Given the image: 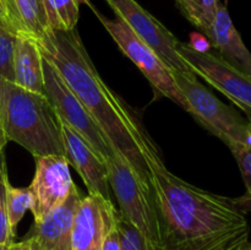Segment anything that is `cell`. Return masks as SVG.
Here are the masks:
<instances>
[{
	"instance_id": "6da1fadb",
	"label": "cell",
	"mask_w": 251,
	"mask_h": 250,
	"mask_svg": "<svg viewBox=\"0 0 251 250\" xmlns=\"http://www.w3.org/2000/svg\"><path fill=\"white\" fill-rule=\"evenodd\" d=\"M149 167V201L158 250H239L250 227L238 199L196 188L167 169L156 144L141 130Z\"/></svg>"
},
{
	"instance_id": "7a4b0ae2",
	"label": "cell",
	"mask_w": 251,
	"mask_h": 250,
	"mask_svg": "<svg viewBox=\"0 0 251 250\" xmlns=\"http://www.w3.org/2000/svg\"><path fill=\"white\" fill-rule=\"evenodd\" d=\"M37 44L42 55L55 66L110 145L149 189L150 172L141 150L144 125L134 110L105 85L76 28L51 29Z\"/></svg>"
},
{
	"instance_id": "3957f363",
	"label": "cell",
	"mask_w": 251,
	"mask_h": 250,
	"mask_svg": "<svg viewBox=\"0 0 251 250\" xmlns=\"http://www.w3.org/2000/svg\"><path fill=\"white\" fill-rule=\"evenodd\" d=\"M0 129L36 158L65 156L60 123L44 95L31 92L0 76Z\"/></svg>"
},
{
	"instance_id": "277c9868",
	"label": "cell",
	"mask_w": 251,
	"mask_h": 250,
	"mask_svg": "<svg viewBox=\"0 0 251 250\" xmlns=\"http://www.w3.org/2000/svg\"><path fill=\"white\" fill-rule=\"evenodd\" d=\"M173 78L189 104V112L211 134L222 140L229 149L243 145L251 149V124L233 108L213 96L196 75L172 71Z\"/></svg>"
},
{
	"instance_id": "5b68a950",
	"label": "cell",
	"mask_w": 251,
	"mask_h": 250,
	"mask_svg": "<svg viewBox=\"0 0 251 250\" xmlns=\"http://www.w3.org/2000/svg\"><path fill=\"white\" fill-rule=\"evenodd\" d=\"M43 56V55H42ZM43 80L44 96L48 100L51 109L55 113L59 122L75 130L93 152L100 157L103 163L112 158L117 150L110 145L100 127L64 81L55 66L43 56Z\"/></svg>"
},
{
	"instance_id": "8992f818",
	"label": "cell",
	"mask_w": 251,
	"mask_h": 250,
	"mask_svg": "<svg viewBox=\"0 0 251 250\" xmlns=\"http://www.w3.org/2000/svg\"><path fill=\"white\" fill-rule=\"evenodd\" d=\"M90 7L97 15L120 50L139 68L145 77L150 81L153 90L189 112L188 102L179 91L172 70L154 53L153 49L140 39L123 20L107 19L100 11H97L92 4H90Z\"/></svg>"
},
{
	"instance_id": "52a82bcc",
	"label": "cell",
	"mask_w": 251,
	"mask_h": 250,
	"mask_svg": "<svg viewBox=\"0 0 251 250\" xmlns=\"http://www.w3.org/2000/svg\"><path fill=\"white\" fill-rule=\"evenodd\" d=\"M105 166L108 181L119 205V212L144 235L147 250H158L149 189L141 183L134 169L119 152L108 159Z\"/></svg>"
},
{
	"instance_id": "ba28073f",
	"label": "cell",
	"mask_w": 251,
	"mask_h": 250,
	"mask_svg": "<svg viewBox=\"0 0 251 250\" xmlns=\"http://www.w3.org/2000/svg\"><path fill=\"white\" fill-rule=\"evenodd\" d=\"M176 51L196 76H201L229 98L247 114L251 123V77L230 66L211 50L202 53L191 48L189 43L179 42Z\"/></svg>"
},
{
	"instance_id": "9c48e42d",
	"label": "cell",
	"mask_w": 251,
	"mask_h": 250,
	"mask_svg": "<svg viewBox=\"0 0 251 250\" xmlns=\"http://www.w3.org/2000/svg\"><path fill=\"white\" fill-rule=\"evenodd\" d=\"M117 14L118 19L123 20L132 32L151 47L154 53L163 60L172 71L195 75L188 64L176 51L179 39L145 10L136 0H105Z\"/></svg>"
},
{
	"instance_id": "30bf717a",
	"label": "cell",
	"mask_w": 251,
	"mask_h": 250,
	"mask_svg": "<svg viewBox=\"0 0 251 250\" xmlns=\"http://www.w3.org/2000/svg\"><path fill=\"white\" fill-rule=\"evenodd\" d=\"M34 159L36 171L28 188L33 195L31 212L36 222L65 201L74 181L70 174V162L65 156L47 154Z\"/></svg>"
},
{
	"instance_id": "8fae6325",
	"label": "cell",
	"mask_w": 251,
	"mask_h": 250,
	"mask_svg": "<svg viewBox=\"0 0 251 250\" xmlns=\"http://www.w3.org/2000/svg\"><path fill=\"white\" fill-rule=\"evenodd\" d=\"M114 203L98 194L81 199L71 229V250H102L108 232L115 225Z\"/></svg>"
},
{
	"instance_id": "7c38bea8",
	"label": "cell",
	"mask_w": 251,
	"mask_h": 250,
	"mask_svg": "<svg viewBox=\"0 0 251 250\" xmlns=\"http://www.w3.org/2000/svg\"><path fill=\"white\" fill-rule=\"evenodd\" d=\"M60 123L65 157L70 166L76 169L83 183L87 186L88 194H98L105 200L113 202L112 189L108 181L107 166L91 150L85 140L65 123Z\"/></svg>"
},
{
	"instance_id": "4fadbf2b",
	"label": "cell",
	"mask_w": 251,
	"mask_h": 250,
	"mask_svg": "<svg viewBox=\"0 0 251 250\" xmlns=\"http://www.w3.org/2000/svg\"><path fill=\"white\" fill-rule=\"evenodd\" d=\"M77 186L74 184L61 205L49 211L33 223L28 237L41 250H71V229L76 210L81 202Z\"/></svg>"
},
{
	"instance_id": "5bb4252c",
	"label": "cell",
	"mask_w": 251,
	"mask_h": 250,
	"mask_svg": "<svg viewBox=\"0 0 251 250\" xmlns=\"http://www.w3.org/2000/svg\"><path fill=\"white\" fill-rule=\"evenodd\" d=\"M211 51L238 71L251 77V53L234 27L227 6L218 2L210 38Z\"/></svg>"
},
{
	"instance_id": "9a60e30c",
	"label": "cell",
	"mask_w": 251,
	"mask_h": 250,
	"mask_svg": "<svg viewBox=\"0 0 251 250\" xmlns=\"http://www.w3.org/2000/svg\"><path fill=\"white\" fill-rule=\"evenodd\" d=\"M15 83L31 92L44 95L43 56L34 39L17 36L14 56Z\"/></svg>"
},
{
	"instance_id": "2e32d148",
	"label": "cell",
	"mask_w": 251,
	"mask_h": 250,
	"mask_svg": "<svg viewBox=\"0 0 251 250\" xmlns=\"http://www.w3.org/2000/svg\"><path fill=\"white\" fill-rule=\"evenodd\" d=\"M22 36L38 43L51 31L43 0H11Z\"/></svg>"
},
{
	"instance_id": "e0dca14e",
	"label": "cell",
	"mask_w": 251,
	"mask_h": 250,
	"mask_svg": "<svg viewBox=\"0 0 251 250\" xmlns=\"http://www.w3.org/2000/svg\"><path fill=\"white\" fill-rule=\"evenodd\" d=\"M176 2L185 19L210 41L220 0H176Z\"/></svg>"
},
{
	"instance_id": "ac0fdd59",
	"label": "cell",
	"mask_w": 251,
	"mask_h": 250,
	"mask_svg": "<svg viewBox=\"0 0 251 250\" xmlns=\"http://www.w3.org/2000/svg\"><path fill=\"white\" fill-rule=\"evenodd\" d=\"M47 17L51 29L71 31L76 28L80 15V6L90 0H43Z\"/></svg>"
},
{
	"instance_id": "d6986e66",
	"label": "cell",
	"mask_w": 251,
	"mask_h": 250,
	"mask_svg": "<svg viewBox=\"0 0 251 250\" xmlns=\"http://www.w3.org/2000/svg\"><path fill=\"white\" fill-rule=\"evenodd\" d=\"M6 206L10 227L16 234V227L27 210L33 207V195L29 188H14L6 181Z\"/></svg>"
},
{
	"instance_id": "ffe728a7",
	"label": "cell",
	"mask_w": 251,
	"mask_h": 250,
	"mask_svg": "<svg viewBox=\"0 0 251 250\" xmlns=\"http://www.w3.org/2000/svg\"><path fill=\"white\" fill-rule=\"evenodd\" d=\"M16 39V33L7 28L0 29V76L14 83V56Z\"/></svg>"
},
{
	"instance_id": "44dd1931",
	"label": "cell",
	"mask_w": 251,
	"mask_h": 250,
	"mask_svg": "<svg viewBox=\"0 0 251 250\" xmlns=\"http://www.w3.org/2000/svg\"><path fill=\"white\" fill-rule=\"evenodd\" d=\"M9 180L5 158L0 163V245H10L14 242L15 233L10 227L6 206V181Z\"/></svg>"
},
{
	"instance_id": "7402d4cb",
	"label": "cell",
	"mask_w": 251,
	"mask_h": 250,
	"mask_svg": "<svg viewBox=\"0 0 251 250\" xmlns=\"http://www.w3.org/2000/svg\"><path fill=\"white\" fill-rule=\"evenodd\" d=\"M229 150L237 161L243 180L245 183V188H247V195L242 199H238L240 206L243 207L247 205L248 201L251 202V149L243 145H233L229 147Z\"/></svg>"
},
{
	"instance_id": "603a6c76",
	"label": "cell",
	"mask_w": 251,
	"mask_h": 250,
	"mask_svg": "<svg viewBox=\"0 0 251 250\" xmlns=\"http://www.w3.org/2000/svg\"><path fill=\"white\" fill-rule=\"evenodd\" d=\"M0 22L9 31L14 32L17 36H22L21 27L17 21L11 0H0Z\"/></svg>"
},
{
	"instance_id": "cb8c5ba5",
	"label": "cell",
	"mask_w": 251,
	"mask_h": 250,
	"mask_svg": "<svg viewBox=\"0 0 251 250\" xmlns=\"http://www.w3.org/2000/svg\"><path fill=\"white\" fill-rule=\"evenodd\" d=\"M190 42H189V46L193 49L198 51H210L211 50V43L202 33H191Z\"/></svg>"
},
{
	"instance_id": "d4e9b609",
	"label": "cell",
	"mask_w": 251,
	"mask_h": 250,
	"mask_svg": "<svg viewBox=\"0 0 251 250\" xmlns=\"http://www.w3.org/2000/svg\"><path fill=\"white\" fill-rule=\"evenodd\" d=\"M102 250H120L119 235H118L117 225H114V227L108 232L107 237H105L104 239V243H103Z\"/></svg>"
},
{
	"instance_id": "484cf974",
	"label": "cell",
	"mask_w": 251,
	"mask_h": 250,
	"mask_svg": "<svg viewBox=\"0 0 251 250\" xmlns=\"http://www.w3.org/2000/svg\"><path fill=\"white\" fill-rule=\"evenodd\" d=\"M7 250H36V245L32 238L26 237L21 242H12Z\"/></svg>"
},
{
	"instance_id": "4316f807",
	"label": "cell",
	"mask_w": 251,
	"mask_h": 250,
	"mask_svg": "<svg viewBox=\"0 0 251 250\" xmlns=\"http://www.w3.org/2000/svg\"><path fill=\"white\" fill-rule=\"evenodd\" d=\"M6 144H7V140L5 139L4 132H2L1 129H0V163H1L2 159L5 158V157H4V149H5V146H6Z\"/></svg>"
},
{
	"instance_id": "83f0119b",
	"label": "cell",
	"mask_w": 251,
	"mask_h": 250,
	"mask_svg": "<svg viewBox=\"0 0 251 250\" xmlns=\"http://www.w3.org/2000/svg\"><path fill=\"white\" fill-rule=\"evenodd\" d=\"M239 250H251V242H249V240L245 242Z\"/></svg>"
},
{
	"instance_id": "f1b7e54d",
	"label": "cell",
	"mask_w": 251,
	"mask_h": 250,
	"mask_svg": "<svg viewBox=\"0 0 251 250\" xmlns=\"http://www.w3.org/2000/svg\"><path fill=\"white\" fill-rule=\"evenodd\" d=\"M9 245H0V250H7Z\"/></svg>"
},
{
	"instance_id": "f546056e",
	"label": "cell",
	"mask_w": 251,
	"mask_h": 250,
	"mask_svg": "<svg viewBox=\"0 0 251 250\" xmlns=\"http://www.w3.org/2000/svg\"><path fill=\"white\" fill-rule=\"evenodd\" d=\"M1 28H6V27H5V26H4V25H2V24H1V22H0V29H1Z\"/></svg>"
},
{
	"instance_id": "4dcf8cb0",
	"label": "cell",
	"mask_w": 251,
	"mask_h": 250,
	"mask_svg": "<svg viewBox=\"0 0 251 250\" xmlns=\"http://www.w3.org/2000/svg\"><path fill=\"white\" fill-rule=\"evenodd\" d=\"M34 245H36V244H34ZM36 250H41V249H39V248L36 245Z\"/></svg>"
},
{
	"instance_id": "1f68e13d",
	"label": "cell",
	"mask_w": 251,
	"mask_h": 250,
	"mask_svg": "<svg viewBox=\"0 0 251 250\" xmlns=\"http://www.w3.org/2000/svg\"><path fill=\"white\" fill-rule=\"evenodd\" d=\"M249 123H250V122H249ZM250 124H251V123H250Z\"/></svg>"
}]
</instances>
